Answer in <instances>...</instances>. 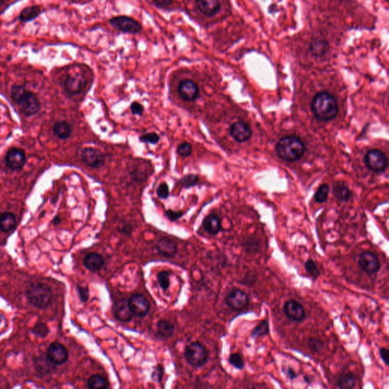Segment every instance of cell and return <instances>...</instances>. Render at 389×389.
<instances>
[{
	"label": "cell",
	"mask_w": 389,
	"mask_h": 389,
	"mask_svg": "<svg viewBox=\"0 0 389 389\" xmlns=\"http://www.w3.org/2000/svg\"><path fill=\"white\" fill-rule=\"evenodd\" d=\"M26 297L33 307L46 308L52 300V290L43 283H33L26 291Z\"/></svg>",
	"instance_id": "obj_4"
},
{
	"label": "cell",
	"mask_w": 389,
	"mask_h": 389,
	"mask_svg": "<svg viewBox=\"0 0 389 389\" xmlns=\"http://www.w3.org/2000/svg\"><path fill=\"white\" fill-rule=\"evenodd\" d=\"M329 186L326 183L320 185L314 195V199L317 203H324L328 200L329 195Z\"/></svg>",
	"instance_id": "obj_31"
},
{
	"label": "cell",
	"mask_w": 389,
	"mask_h": 389,
	"mask_svg": "<svg viewBox=\"0 0 389 389\" xmlns=\"http://www.w3.org/2000/svg\"><path fill=\"white\" fill-rule=\"evenodd\" d=\"M113 315L115 318L122 323L130 321L133 316L132 310L129 305V301L125 299L117 300L113 306Z\"/></svg>",
	"instance_id": "obj_17"
},
{
	"label": "cell",
	"mask_w": 389,
	"mask_h": 389,
	"mask_svg": "<svg viewBox=\"0 0 389 389\" xmlns=\"http://www.w3.org/2000/svg\"><path fill=\"white\" fill-rule=\"evenodd\" d=\"M269 333V323L268 320H263L258 324L253 329L251 333V336L253 339L263 337Z\"/></svg>",
	"instance_id": "obj_32"
},
{
	"label": "cell",
	"mask_w": 389,
	"mask_h": 389,
	"mask_svg": "<svg viewBox=\"0 0 389 389\" xmlns=\"http://www.w3.org/2000/svg\"><path fill=\"white\" fill-rule=\"evenodd\" d=\"M36 361H37L36 367H37V370H40V372L49 373V371L52 370L53 364L49 361L47 355H46V358H40Z\"/></svg>",
	"instance_id": "obj_33"
},
{
	"label": "cell",
	"mask_w": 389,
	"mask_h": 389,
	"mask_svg": "<svg viewBox=\"0 0 389 389\" xmlns=\"http://www.w3.org/2000/svg\"><path fill=\"white\" fill-rule=\"evenodd\" d=\"M284 312L287 317L294 322H302L306 318L304 306L297 300H288L284 306Z\"/></svg>",
	"instance_id": "obj_15"
},
{
	"label": "cell",
	"mask_w": 389,
	"mask_h": 389,
	"mask_svg": "<svg viewBox=\"0 0 389 389\" xmlns=\"http://www.w3.org/2000/svg\"><path fill=\"white\" fill-rule=\"evenodd\" d=\"M17 220L14 214L4 212L0 215V230L4 233L10 232L15 227Z\"/></svg>",
	"instance_id": "obj_24"
},
{
	"label": "cell",
	"mask_w": 389,
	"mask_h": 389,
	"mask_svg": "<svg viewBox=\"0 0 389 389\" xmlns=\"http://www.w3.org/2000/svg\"><path fill=\"white\" fill-rule=\"evenodd\" d=\"M358 262L361 269L369 275L377 273L381 267L378 257L372 252L367 251L363 253L360 256Z\"/></svg>",
	"instance_id": "obj_12"
},
{
	"label": "cell",
	"mask_w": 389,
	"mask_h": 389,
	"mask_svg": "<svg viewBox=\"0 0 389 389\" xmlns=\"http://www.w3.org/2000/svg\"><path fill=\"white\" fill-rule=\"evenodd\" d=\"M199 181V178L197 175L189 174L183 177L180 180V183L183 187L188 189L197 185Z\"/></svg>",
	"instance_id": "obj_34"
},
{
	"label": "cell",
	"mask_w": 389,
	"mask_h": 389,
	"mask_svg": "<svg viewBox=\"0 0 389 389\" xmlns=\"http://www.w3.org/2000/svg\"><path fill=\"white\" fill-rule=\"evenodd\" d=\"M164 371V367H162V365L159 364L154 369V371L151 374V378L154 381L160 383L162 380Z\"/></svg>",
	"instance_id": "obj_41"
},
{
	"label": "cell",
	"mask_w": 389,
	"mask_h": 389,
	"mask_svg": "<svg viewBox=\"0 0 389 389\" xmlns=\"http://www.w3.org/2000/svg\"><path fill=\"white\" fill-rule=\"evenodd\" d=\"M11 97L25 116H33L40 111V103L37 96L27 91L23 86L13 85L11 88Z\"/></svg>",
	"instance_id": "obj_3"
},
{
	"label": "cell",
	"mask_w": 389,
	"mask_h": 389,
	"mask_svg": "<svg viewBox=\"0 0 389 389\" xmlns=\"http://www.w3.org/2000/svg\"><path fill=\"white\" fill-rule=\"evenodd\" d=\"M4 2H5L4 1H0V5H2V4H3Z\"/></svg>",
	"instance_id": "obj_50"
},
{
	"label": "cell",
	"mask_w": 389,
	"mask_h": 389,
	"mask_svg": "<svg viewBox=\"0 0 389 389\" xmlns=\"http://www.w3.org/2000/svg\"><path fill=\"white\" fill-rule=\"evenodd\" d=\"M192 147L190 144L188 142H183V143L180 144L177 147L176 151L178 153L179 155L181 157H189L192 154Z\"/></svg>",
	"instance_id": "obj_40"
},
{
	"label": "cell",
	"mask_w": 389,
	"mask_h": 389,
	"mask_svg": "<svg viewBox=\"0 0 389 389\" xmlns=\"http://www.w3.org/2000/svg\"><path fill=\"white\" fill-rule=\"evenodd\" d=\"M229 363L235 367V368L238 369V370H242L243 369L245 366L244 361H243V357L240 355V354H232L231 356L229 357Z\"/></svg>",
	"instance_id": "obj_37"
},
{
	"label": "cell",
	"mask_w": 389,
	"mask_h": 389,
	"mask_svg": "<svg viewBox=\"0 0 389 389\" xmlns=\"http://www.w3.org/2000/svg\"><path fill=\"white\" fill-rule=\"evenodd\" d=\"M130 110L132 111V114L141 116L143 113L144 107L139 102L134 101L131 104Z\"/></svg>",
	"instance_id": "obj_44"
},
{
	"label": "cell",
	"mask_w": 389,
	"mask_h": 389,
	"mask_svg": "<svg viewBox=\"0 0 389 389\" xmlns=\"http://www.w3.org/2000/svg\"><path fill=\"white\" fill-rule=\"evenodd\" d=\"M308 346L310 349L314 352L320 351L323 348V343L320 340L316 339H310L308 342Z\"/></svg>",
	"instance_id": "obj_45"
},
{
	"label": "cell",
	"mask_w": 389,
	"mask_h": 389,
	"mask_svg": "<svg viewBox=\"0 0 389 389\" xmlns=\"http://www.w3.org/2000/svg\"><path fill=\"white\" fill-rule=\"evenodd\" d=\"M32 332L39 337L45 338L47 336L49 330L46 324L43 323H38L35 325L34 327L32 329Z\"/></svg>",
	"instance_id": "obj_38"
},
{
	"label": "cell",
	"mask_w": 389,
	"mask_h": 389,
	"mask_svg": "<svg viewBox=\"0 0 389 389\" xmlns=\"http://www.w3.org/2000/svg\"><path fill=\"white\" fill-rule=\"evenodd\" d=\"M112 27L125 33H137L141 31V24L132 17L120 15L112 17L110 20Z\"/></svg>",
	"instance_id": "obj_7"
},
{
	"label": "cell",
	"mask_w": 389,
	"mask_h": 389,
	"mask_svg": "<svg viewBox=\"0 0 389 389\" xmlns=\"http://www.w3.org/2000/svg\"><path fill=\"white\" fill-rule=\"evenodd\" d=\"M157 331L161 339H168L174 332V326L167 320H160L157 325Z\"/></svg>",
	"instance_id": "obj_27"
},
{
	"label": "cell",
	"mask_w": 389,
	"mask_h": 389,
	"mask_svg": "<svg viewBox=\"0 0 389 389\" xmlns=\"http://www.w3.org/2000/svg\"><path fill=\"white\" fill-rule=\"evenodd\" d=\"M150 3L154 4V5H157V6H167V5H170V4L173 3L172 1H167V0H161V1H154V2H150Z\"/></svg>",
	"instance_id": "obj_48"
},
{
	"label": "cell",
	"mask_w": 389,
	"mask_h": 389,
	"mask_svg": "<svg viewBox=\"0 0 389 389\" xmlns=\"http://www.w3.org/2000/svg\"><path fill=\"white\" fill-rule=\"evenodd\" d=\"M0 322H1V321H0Z\"/></svg>",
	"instance_id": "obj_51"
},
{
	"label": "cell",
	"mask_w": 389,
	"mask_h": 389,
	"mask_svg": "<svg viewBox=\"0 0 389 389\" xmlns=\"http://www.w3.org/2000/svg\"><path fill=\"white\" fill-rule=\"evenodd\" d=\"M170 274L167 272H160L157 275V281H158L159 285L163 290L166 291L170 288Z\"/></svg>",
	"instance_id": "obj_36"
},
{
	"label": "cell",
	"mask_w": 389,
	"mask_h": 389,
	"mask_svg": "<svg viewBox=\"0 0 389 389\" xmlns=\"http://www.w3.org/2000/svg\"><path fill=\"white\" fill-rule=\"evenodd\" d=\"M288 376L291 379H295L297 377V374L293 369L289 368L288 370Z\"/></svg>",
	"instance_id": "obj_49"
},
{
	"label": "cell",
	"mask_w": 389,
	"mask_h": 389,
	"mask_svg": "<svg viewBox=\"0 0 389 389\" xmlns=\"http://www.w3.org/2000/svg\"><path fill=\"white\" fill-rule=\"evenodd\" d=\"M47 357L52 364L60 365L68 360V351L59 342H53L48 348Z\"/></svg>",
	"instance_id": "obj_16"
},
{
	"label": "cell",
	"mask_w": 389,
	"mask_h": 389,
	"mask_svg": "<svg viewBox=\"0 0 389 389\" xmlns=\"http://www.w3.org/2000/svg\"><path fill=\"white\" fill-rule=\"evenodd\" d=\"M312 110L318 119L332 120L337 116L339 105L335 97L329 93H318L312 101Z\"/></svg>",
	"instance_id": "obj_1"
},
{
	"label": "cell",
	"mask_w": 389,
	"mask_h": 389,
	"mask_svg": "<svg viewBox=\"0 0 389 389\" xmlns=\"http://www.w3.org/2000/svg\"><path fill=\"white\" fill-rule=\"evenodd\" d=\"M41 13V8L38 5H33L24 8L19 14V19L22 21H30L35 19Z\"/></svg>",
	"instance_id": "obj_28"
},
{
	"label": "cell",
	"mask_w": 389,
	"mask_h": 389,
	"mask_svg": "<svg viewBox=\"0 0 389 389\" xmlns=\"http://www.w3.org/2000/svg\"><path fill=\"white\" fill-rule=\"evenodd\" d=\"M329 47V43L322 38L313 39L310 45V52L313 56L317 57H321L326 54Z\"/></svg>",
	"instance_id": "obj_23"
},
{
	"label": "cell",
	"mask_w": 389,
	"mask_h": 389,
	"mask_svg": "<svg viewBox=\"0 0 389 389\" xmlns=\"http://www.w3.org/2000/svg\"><path fill=\"white\" fill-rule=\"evenodd\" d=\"M203 227L208 234L216 235L221 230V219L217 215H208L204 219Z\"/></svg>",
	"instance_id": "obj_21"
},
{
	"label": "cell",
	"mask_w": 389,
	"mask_h": 389,
	"mask_svg": "<svg viewBox=\"0 0 389 389\" xmlns=\"http://www.w3.org/2000/svg\"><path fill=\"white\" fill-rule=\"evenodd\" d=\"M81 157L83 162L91 168H99L104 164V155L100 150L96 148H84L81 151Z\"/></svg>",
	"instance_id": "obj_9"
},
{
	"label": "cell",
	"mask_w": 389,
	"mask_h": 389,
	"mask_svg": "<svg viewBox=\"0 0 389 389\" xmlns=\"http://www.w3.org/2000/svg\"><path fill=\"white\" fill-rule=\"evenodd\" d=\"M185 358L192 367L203 366L208 361V351L207 348L199 342H193L185 349Z\"/></svg>",
	"instance_id": "obj_5"
},
{
	"label": "cell",
	"mask_w": 389,
	"mask_h": 389,
	"mask_svg": "<svg viewBox=\"0 0 389 389\" xmlns=\"http://www.w3.org/2000/svg\"><path fill=\"white\" fill-rule=\"evenodd\" d=\"M76 291L78 292V296H79L80 300L81 302H87L88 299H89V290L84 287L80 286V285H77Z\"/></svg>",
	"instance_id": "obj_43"
},
{
	"label": "cell",
	"mask_w": 389,
	"mask_h": 389,
	"mask_svg": "<svg viewBox=\"0 0 389 389\" xmlns=\"http://www.w3.org/2000/svg\"><path fill=\"white\" fill-rule=\"evenodd\" d=\"M166 215H167V218L172 221H176V220H178L179 218L183 216V213H182L181 211H172V210H168L166 212Z\"/></svg>",
	"instance_id": "obj_46"
},
{
	"label": "cell",
	"mask_w": 389,
	"mask_h": 389,
	"mask_svg": "<svg viewBox=\"0 0 389 389\" xmlns=\"http://www.w3.org/2000/svg\"><path fill=\"white\" fill-rule=\"evenodd\" d=\"M87 387L89 389H107L109 383L100 375H93L87 380Z\"/></svg>",
	"instance_id": "obj_29"
},
{
	"label": "cell",
	"mask_w": 389,
	"mask_h": 389,
	"mask_svg": "<svg viewBox=\"0 0 389 389\" xmlns=\"http://www.w3.org/2000/svg\"><path fill=\"white\" fill-rule=\"evenodd\" d=\"M275 149L277 154L281 160L287 162H294L304 156L306 147L300 138L294 135H289L280 139Z\"/></svg>",
	"instance_id": "obj_2"
},
{
	"label": "cell",
	"mask_w": 389,
	"mask_h": 389,
	"mask_svg": "<svg viewBox=\"0 0 389 389\" xmlns=\"http://www.w3.org/2000/svg\"><path fill=\"white\" fill-rule=\"evenodd\" d=\"M332 192H333L335 198L341 202H348L352 196L351 189L346 185L342 184V183H337V184L334 185Z\"/></svg>",
	"instance_id": "obj_26"
},
{
	"label": "cell",
	"mask_w": 389,
	"mask_h": 389,
	"mask_svg": "<svg viewBox=\"0 0 389 389\" xmlns=\"http://www.w3.org/2000/svg\"><path fill=\"white\" fill-rule=\"evenodd\" d=\"M304 265H305L306 270L310 274V276L314 280L317 279L318 277L320 276V273L316 262L312 259H309L305 262Z\"/></svg>",
	"instance_id": "obj_35"
},
{
	"label": "cell",
	"mask_w": 389,
	"mask_h": 389,
	"mask_svg": "<svg viewBox=\"0 0 389 389\" xmlns=\"http://www.w3.org/2000/svg\"><path fill=\"white\" fill-rule=\"evenodd\" d=\"M340 389H353L356 386V378L352 374H343L338 381Z\"/></svg>",
	"instance_id": "obj_30"
},
{
	"label": "cell",
	"mask_w": 389,
	"mask_h": 389,
	"mask_svg": "<svg viewBox=\"0 0 389 389\" xmlns=\"http://www.w3.org/2000/svg\"><path fill=\"white\" fill-rule=\"evenodd\" d=\"M364 163L369 170L374 172H383L388 166L386 154L380 150L374 149L367 152L364 157Z\"/></svg>",
	"instance_id": "obj_6"
},
{
	"label": "cell",
	"mask_w": 389,
	"mask_h": 389,
	"mask_svg": "<svg viewBox=\"0 0 389 389\" xmlns=\"http://www.w3.org/2000/svg\"><path fill=\"white\" fill-rule=\"evenodd\" d=\"M196 2L199 11L207 16L214 15L221 8L220 2L218 0H199Z\"/></svg>",
	"instance_id": "obj_20"
},
{
	"label": "cell",
	"mask_w": 389,
	"mask_h": 389,
	"mask_svg": "<svg viewBox=\"0 0 389 389\" xmlns=\"http://www.w3.org/2000/svg\"><path fill=\"white\" fill-rule=\"evenodd\" d=\"M128 301L133 315L138 317H144L149 313V302L143 294H133Z\"/></svg>",
	"instance_id": "obj_10"
},
{
	"label": "cell",
	"mask_w": 389,
	"mask_h": 389,
	"mask_svg": "<svg viewBox=\"0 0 389 389\" xmlns=\"http://www.w3.org/2000/svg\"><path fill=\"white\" fill-rule=\"evenodd\" d=\"M53 133L59 139H67L72 134V126L66 121L56 122L52 128Z\"/></svg>",
	"instance_id": "obj_25"
},
{
	"label": "cell",
	"mask_w": 389,
	"mask_h": 389,
	"mask_svg": "<svg viewBox=\"0 0 389 389\" xmlns=\"http://www.w3.org/2000/svg\"><path fill=\"white\" fill-rule=\"evenodd\" d=\"M389 350H388L387 348H380V357H381L382 360L384 361L385 364H386L387 366L389 365V362H388V360H389Z\"/></svg>",
	"instance_id": "obj_47"
},
{
	"label": "cell",
	"mask_w": 389,
	"mask_h": 389,
	"mask_svg": "<svg viewBox=\"0 0 389 389\" xmlns=\"http://www.w3.org/2000/svg\"><path fill=\"white\" fill-rule=\"evenodd\" d=\"M249 300L248 295L242 290L235 289L229 293L228 295L226 297V303L230 308L235 311H241L248 307Z\"/></svg>",
	"instance_id": "obj_8"
},
{
	"label": "cell",
	"mask_w": 389,
	"mask_h": 389,
	"mask_svg": "<svg viewBox=\"0 0 389 389\" xmlns=\"http://www.w3.org/2000/svg\"><path fill=\"white\" fill-rule=\"evenodd\" d=\"M87 80L83 74H68L65 81V89L70 94H78L81 93L85 87Z\"/></svg>",
	"instance_id": "obj_11"
},
{
	"label": "cell",
	"mask_w": 389,
	"mask_h": 389,
	"mask_svg": "<svg viewBox=\"0 0 389 389\" xmlns=\"http://www.w3.org/2000/svg\"><path fill=\"white\" fill-rule=\"evenodd\" d=\"M157 195L160 199H166L170 195L169 187L165 183H161L157 189Z\"/></svg>",
	"instance_id": "obj_42"
},
{
	"label": "cell",
	"mask_w": 389,
	"mask_h": 389,
	"mask_svg": "<svg viewBox=\"0 0 389 389\" xmlns=\"http://www.w3.org/2000/svg\"><path fill=\"white\" fill-rule=\"evenodd\" d=\"M155 250L159 254L165 257H173L177 252V245L171 239L162 238L156 243Z\"/></svg>",
	"instance_id": "obj_19"
},
{
	"label": "cell",
	"mask_w": 389,
	"mask_h": 389,
	"mask_svg": "<svg viewBox=\"0 0 389 389\" xmlns=\"http://www.w3.org/2000/svg\"><path fill=\"white\" fill-rule=\"evenodd\" d=\"M180 97L186 101H194L199 97V86L192 80H183L177 88Z\"/></svg>",
	"instance_id": "obj_13"
},
{
	"label": "cell",
	"mask_w": 389,
	"mask_h": 389,
	"mask_svg": "<svg viewBox=\"0 0 389 389\" xmlns=\"http://www.w3.org/2000/svg\"><path fill=\"white\" fill-rule=\"evenodd\" d=\"M230 133L232 138L238 142L248 141L252 136L251 128L243 121L234 122L231 126Z\"/></svg>",
	"instance_id": "obj_18"
},
{
	"label": "cell",
	"mask_w": 389,
	"mask_h": 389,
	"mask_svg": "<svg viewBox=\"0 0 389 389\" xmlns=\"http://www.w3.org/2000/svg\"><path fill=\"white\" fill-rule=\"evenodd\" d=\"M104 264L103 257L100 255L95 253H91L87 255L84 259V265L86 269L91 272L99 270Z\"/></svg>",
	"instance_id": "obj_22"
},
{
	"label": "cell",
	"mask_w": 389,
	"mask_h": 389,
	"mask_svg": "<svg viewBox=\"0 0 389 389\" xmlns=\"http://www.w3.org/2000/svg\"><path fill=\"white\" fill-rule=\"evenodd\" d=\"M139 140L141 142H144V143L156 145L160 141V136L155 132H150V133H146L145 135H141L139 138Z\"/></svg>",
	"instance_id": "obj_39"
},
{
	"label": "cell",
	"mask_w": 389,
	"mask_h": 389,
	"mask_svg": "<svg viewBox=\"0 0 389 389\" xmlns=\"http://www.w3.org/2000/svg\"><path fill=\"white\" fill-rule=\"evenodd\" d=\"M25 162V153L19 148H11L5 155V164L11 170H21Z\"/></svg>",
	"instance_id": "obj_14"
}]
</instances>
